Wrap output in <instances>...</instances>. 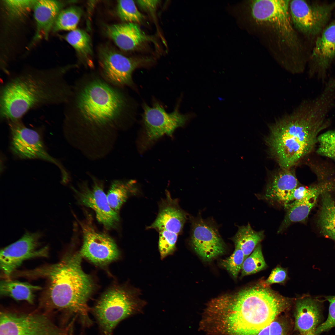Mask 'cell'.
I'll return each instance as SVG.
<instances>
[{"instance_id":"19","label":"cell","mask_w":335,"mask_h":335,"mask_svg":"<svg viewBox=\"0 0 335 335\" xmlns=\"http://www.w3.org/2000/svg\"><path fill=\"white\" fill-rule=\"evenodd\" d=\"M322 318V306L317 299L310 297L301 298L296 305L295 326L301 335L315 331Z\"/></svg>"},{"instance_id":"33","label":"cell","mask_w":335,"mask_h":335,"mask_svg":"<svg viewBox=\"0 0 335 335\" xmlns=\"http://www.w3.org/2000/svg\"><path fill=\"white\" fill-rule=\"evenodd\" d=\"M37 0H7L3 1V4L8 14L14 18L24 16L33 8Z\"/></svg>"},{"instance_id":"30","label":"cell","mask_w":335,"mask_h":335,"mask_svg":"<svg viewBox=\"0 0 335 335\" xmlns=\"http://www.w3.org/2000/svg\"><path fill=\"white\" fill-rule=\"evenodd\" d=\"M266 266L261 246L259 244L251 255L244 260L241 269V276L243 277L256 273L264 270Z\"/></svg>"},{"instance_id":"12","label":"cell","mask_w":335,"mask_h":335,"mask_svg":"<svg viewBox=\"0 0 335 335\" xmlns=\"http://www.w3.org/2000/svg\"><path fill=\"white\" fill-rule=\"evenodd\" d=\"M335 2L310 4L305 1H290L289 10L293 26L307 35L319 34L328 21Z\"/></svg>"},{"instance_id":"16","label":"cell","mask_w":335,"mask_h":335,"mask_svg":"<svg viewBox=\"0 0 335 335\" xmlns=\"http://www.w3.org/2000/svg\"><path fill=\"white\" fill-rule=\"evenodd\" d=\"M92 178L93 182L92 189L89 188L84 183L79 190H75L79 202L92 209L97 220L106 229L113 228L119 221L118 213L109 205L107 195L103 190V183L94 177Z\"/></svg>"},{"instance_id":"2","label":"cell","mask_w":335,"mask_h":335,"mask_svg":"<svg viewBox=\"0 0 335 335\" xmlns=\"http://www.w3.org/2000/svg\"><path fill=\"white\" fill-rule=\"evenodd\" d=\"M335 105L333 97L322 91L271 125L267 143L282 168L289 169L312 150L319 133L330 124L328 117Z\"/></svg>"},{"instance_id":"1","label":"cell","mask_w":335,"mask_h":335,"mask_svg":"<svg viewBox=\"0 0 335 335\" xmlns=\"http://www.w3.org/2000/svg\"><path fill=\"white\" fill-rule=\"evenodd\" d=\"M286 298L260 286L212 299L203 313L208 332L217 335H257L287 306Z\"/></svg>"},{"instance_id":"39","label":"cell","mask_w":335,"mask_h":335,"mask_svg":"<svg viewBox=\"0 0 335 335\" xmlns=\"http://www.w3.org/2000/svg\"><path fill=\"white\" fill-rule=\"evenodd\" d=\"M137 3L144 10L152 12L155 10L159 3V0H138Z\"/></svg>"},{"instance_id":"18","label":"cell","mask_w":335,"mask_h":335,"mask_svg":"<svg viewBox=\"0 0 335 335\" xmlns=\"http://www.w3.org/2000/svg\"><path fill=\"white\" fill-rule=\"evenodd\" d=\"M159 206L154 221L148 227L159 232L167 230L177 234L182 231L186 219L185 213L179 207L176 199L172 198L168 192Z\"/></svg>"},{"instance_id":"28","label":"cell","mask_w":335,"mask_h":335,"mask_svg":"<svg viewBox=\"0 0 335 335\" xmlns=\"http://www.w3.org/2000/svg\"><path fill=\"white\" fill-rule=\"evenodd\" d=\"M134 184L132 181L124 182L116 180L112 182L107 197L109 205L116 212L118 213L128 197L135 193Z\"/></svg>"},{"instance_id":"37","label":"cell","mask_w":335,"mask_h":335,"mask_svg":"<svg viewBox=\"0 0 335 335\" xmlns=\"http://www.w3.org/2000/svg\"><path fill=\"white\" fill-rule=\"evenodd\" d=\"M287 276L285 270L277 267L273 269L265 283L267 284L283 283L285 280Z\"/></svg>"},{"instance_id":"13","label":"cell","mask_w":335,"mask_h":335,"mask_svg":"<svg viewBox=\"0 0 335 335\" xmlns=\"http://www.w3.org/2000/svg\"><path fill=\"white\" fill-rule=\"evenodd\" d=\"M143 117L146 137L152 142L166 135H172L177 128L183 126L194 114H182L176 109L170 113L156 103L152 107L143 105Z\"/></svg>"},{"instance_id":"38","label":"cell","mask_w":335,"mask_h":335,"mask_svg":"<svg viewBox=\"0 0 335 335\" xmlns=\"http://www.w3.org/2000/svg\"><path fill=\"white\" fill-rule=\"evenodd\" d=\"M257 335H284V332L281 324L274 320L262 329Z\"/></svg>"},{"instance_id":"32","label":"cell","mask_w":335,"mask_h":335,"mask_svg":"<svg viewBox=\"0 0 335 335\" xmlns=\"http://www.w3.org/2000/svg\"><path fill=\"white\" fill-rule=\"evenodd\" d=\"M317 154L335 161V129L329 130L319 135Z\"/></svg>"},{"instance_id":"27","label":"cell","mask_w":335,"mask_h":335,"mask_svg":"<svg viewBox=\"0 0 335 335\" xmlns=\"http://www.w3.org/2000/svg\"><path fill=\"white\" fill-rule=\"evenodd\" d=\"M316 201L317 199L295 201L284 205L288 211L278 232H281L293 223L305 221Z\"/></svg>"},{"instance_id":"15","label":"cell","mask_w":335,"mask_h":335,"mask_svg":"<svg viewBox=\"0 0 335 335\" xmlns=\"http://www.w3.org/2000/svg\"><path fill=\"white\" fill-rule=\"evenodd\" d=\"M190 243L196 253L205 261L212 260L225 250V243L216 227L201 218L192 223Z\"/></svg>"},{"instance_id":"4","label":"cell","mask_w":335,"mask_h":335,"mask_svg":"<svg viewBox=\"0 0 335 335\" xmlns=\"http://www.w3.org/2000/svg\"><path fill=\"white\" fill-rule=\"evenodd\" d=\"M82 258L79 252H69L56 263L25 271L22 275L47 280L42 302L47 308L75 315L90 324L87 303L94 284L82 269Z\"/></svg>"},{"instance_id":"26","label":"cell","mask_w":335,"mask_h":335,"mask_svg":"<svg viewBox=\"0 0 335 335\" xmlns=\"http://www.w3.org/2000/svg\"><path fill=\"white\" fill-rule=\"evenodd\" d=\"M65 38L83 59L85 65L92 68L93 65L90 59L92 55V47L91 38L85 31L79 29L70 31Z\"/></svg>"},{"instance_id":"5","label":"cell","mask_w":335,"mask_h":335,"mask_svg":"<svg viewBox=\"0 0 335 335\" xmlns=\"http://www.w3.org/2000/svg\"><path fill=\"white\" fill-rule=\"evenodd\" d=\"M62 69L27 72L12 77L3 85L0 93V117L8 121L21 119L28 112L43 106L65 104L72 86Z\"/></svg>"},{"instance_id":"22","label":"cell","mask_w":335,"mask_h":335,"mask_svg":"<svg viewBox=\"0 0 335 335\" xmlns=\"http://www.w3.org/2000/svg\"><path fill=\"white\" fill-rule=\"evenodd\" d=\"M64 4L56 0H37L33 8L37 25L35 38L43 37L47 39Z\"/></svg>"},{"instance_id":"29","label":"cell","mask_w":335,"mask_h":335,"mask_svg":"<svg viewBox=\"0 0 335 335\" xmlns=\"http://www.w3.org/2000/svg\"><path fill=\"white\" fill-rule=\"evenodd\" d=\"M82 14L81 9L77 7H71L61 10L55 21L53 30L72 31L76 29Z\"/></svg>"},{"instance_id":"36","label":"cell","mask_w":335,"mask_h":335,"mask_svg":"<svg viewBox=\"0 0 335 335\" xmlns=\"http://www.w3.org/2000/svg\"><path fill=\"white\" fill-rule=\"evenodd\" d=\"M326 298L329 303L328 317L324 322L316 328L315 335H319L335 327V296H327Z\"/></svg>"},{"instance_id":"35","label":"cell","mask_w":335,"mask_h":335,"mask_svg":"<svg viewBox=\"0 0 335 335\" xmlns=\"http://www.w3.org/2000/svg\"><path fill=\"white\" fill-rule=\"evenodd\" d=\"M245 260L244 254L239 247H235L233 253L228 257L221 261V265L226 269L234 278L238 276L242 269Z\"/></svg>"},{"instance_id":"9","label":"cell","mask_w":335,"mask_h":335,"mask_svg":"<svg viewBox=\"0 0 335 335\" xmlns=\"http://www.w3.org/2000/svg\"><path fill=\"white\" fill-rule=\"evenodd\" d=\"M42 236L39 232L27 231L19 240L1 250L0 269L5 277H10L25 261L48 256V247L40 246Z\"/></svg>"},{"instance_id":"7","label":"cell","mask_w":335,"mask_h":335,"mask_svg":"<svg viewBox=\"0 0 335 335\" xmlns=\"http://www.w3.org/2000/svg\"><path fill=\"white\" fill-rule=\"evenodd\" d=\"M138 293L126 287L115 286L101 296L93 311L103 335H112L121 321L142 312L146 303L139 297Z\"/></svg>"},{"instance_id":"14","label":"cell","mask_w":335,"mask_h":335,"mask_svg":"<svg viewBox=\"0 0 335 335\" xmlns=\"http://www.w3.org/2000/svg\"><path fill=\"white\" fill-rule=\"evenodd\" d=\"M99 72L107 82L116 87L131 86L132 75L140 62L117 52L109 48L100 49L99 57Z\"/></svg>"},{"instance_id":"31","label":"cell","mask_w":335,"mask_h":335,"mask_svg":"<svg viewBox=\"0 0 335 335\" xmlns=\"http://www.w3.org/2000/svg\"><path fill=\"white\" fill-rule=\"evenodd\" d=\"M117 11L119 18L127 23H140L144 18L143 16L139 11L133 1H118Z\"/></svg>"},{"instance_id":"24","label":"cell","mask_w":335,"mask_h":335,"mask_svg":"<svg viewBox=\"0 0 335 335\" xmlns=\"http://www.w3.org/2000/svg\"><path fill=\"white\" fill-rule=\"evenodd\" d=\"M321 196L318 225L324 235L335 241V203L329 193Z\"/></svg>"},{"instance_id":"23","label":"cell","mask_w":335,"mask_h":335,"mask_svg":"<svg viewBox=\"0 0 335 335\" xmlns=\"http://www.w3.org/2000/svg\"><path fill=\"white\" fill-rule=\"evenodd\" d=\"M41 289L38 286L9 279L2 280L0 284L1 295L31 304L34 303L35 293Z\"/></svg>"},{"instance_id":"21","label":"cell","mask_w":335,"mask_h":335,"mask_svg":"<svg viewBox=\"0 0 335 335\" xmlns=\"http://www.w3.org/2000/svg\"><path fill=\"white\" fill-rule=\"evenodd\" d=\"M298 181L293 172L289 169L283 168L272 177L267 186L265 197L268 200L283 203H288L289 197Z\"/></svg>"},{"instance_id":"34","label":"cell","mask_w":335,"mask_h":335,"mask_svg":"<svg viewBox=\"0 0 335 335\" xmlns=\"http://www.w3.org/2000/svg\"><path fill=\"white\" fill-rule=\"evenodd\" d=\"M159 232V248L161 258L163 259L175 251L178 234L165 230Z\"/></svg>"},{"instance_id":"25","label":"cell","mask_w":335,"mask_h":335,"mask_svg":"<svg viewBox=\"0 0 335 335\" xmlns=\"http://www.w3.org/2000/svg\"><path fill=\"white\" fill-rule=\"evenodd\" d=\"M264 236L263 231H255L248 224L239 227L232 239L235 247L241 250L245 259L251 254Z\"/></svg>"},{"instance_id":"40","label":"cell","mask_w":335,"mask_h":335,"mask_svg":"<svg viewBox=\"0 0 335 335\" xmlns=\"http://www.w3.org/2000/svg\"><path fill=\"white\" fill-rule=\"evenodd\" d=\"M306 335H315V331H310L307 333Z\"/></svg>"},{"instance_id":"10","label":"cell","mask_w":335,"mask_h":335,"mask_svg":"<svg viewBox=\"0 0 335 335\" xmlns=\"http://www.w3.org/2000/svg\"><path fill=\"white\" fill-rule=\"evenodd\" d=\"M91 220L90 216H87L80 222L83 241L79 252L94 264L104 266L118 258L119 250L110 237L96 230Z\"/></svg>"},{"instance_id":"41","label":"cell","mask_w":335,"mask_h":335,"mask_svg":"<svg viewBox=\"0 0 335 335\" xmlns=\"http://www.w3.org/2000/svg\"></svg>"},{"instance_id":"17","label":"cell","mask_w":335,"mask_h":335,"mask_svg":"<svg viewBox=\"0 0 335 335\" xmlns=\"http://www.w3.org/2000/svg\"><path fill=\"white\" fill-rule=\"evenodd\" d=\"M335 59V22L323 30L317 39L311 55V65L309 71L310 77L315 76L324 81L327 71Z\"/></svg>"},{"instance_id":"8","label":"cell","mask_w":335,"mask_h":335,"mask_svg":"<svg viewBox=\"0 0 335 335\" xmlns=\"http://www.w3.org/2000/svg\"><path fill=\"white\" fill-rule=\"evenodd\" d=\"M0 335H69L46 315L2 312Z\"/></svg>"},{"instance_id":"20","label":"cell","mask_w":335,"mask_h":335,"mask_svg":"<svg viewBox=\"0 0 335 335\" xmlns=\"http://www.w3.org/2000/svg\"><path fill=\"white\" fill-rule=\"evenodd\" d=\"M106 34L120 49L133 50L149 39L136 24L127 23L107 25Z\"/></svg>"},{"instance_id":"3","label":"cell","mask_w":335,"mask_h":335,"mask_svg":"<svg viewBox=\"0 0 335 335\" xmlns=\"http://www.w3.org/2000/svg\"><path fill=\"white\" fill-rule=\"evenodd\" d=\"M120 88L105 80L99 73L79 77L72 86L65 105L67 127L89 131L115 129L127 113L128 100Z\"/></svg>"},{"instance_id":"6","label":"cell","mask_w":335,"mask_h":335,"mask_svg":"<svg viewBox=\"0 0 335 335\" xmlns=\"http://www.w3.org/2000/svg\"><path fill=\"white\" fill-rule=\"evenodd\" d=\"M290 1L257 0L239 3L234 5L231 14L240 26L246 28L253 25L257 27L281 52L290 53L293 66H297L301 64L296 57L301 47L290 16Z\"/></svg>"},{"instance_id":"11","label":"cell","mask_w":335,"mask_h":335,"mask_svg":"<svg viewBox=\"0 0 335 335\" xmlns=\"http://www.w3.org/2000/svg\"><path fill=\"white\" fill-rule=\"evenodd\" d=\"M7 122L11 133L10 149L15 156L21 159H41L62 169L59 162L47 153L37 131L26 126L21 119Z\"/></svg>"}]
</instances>
